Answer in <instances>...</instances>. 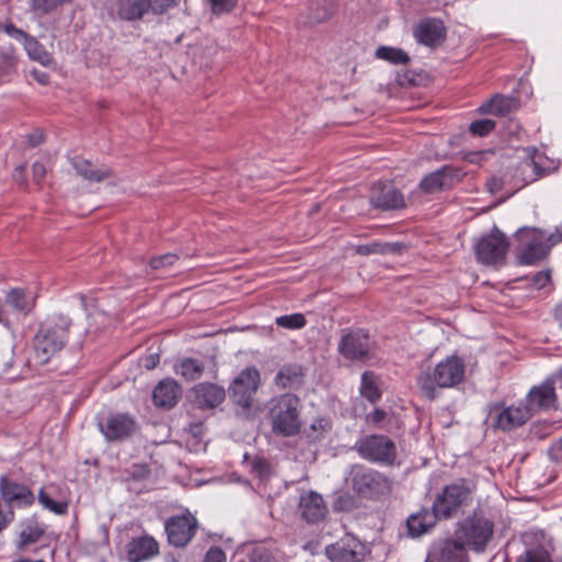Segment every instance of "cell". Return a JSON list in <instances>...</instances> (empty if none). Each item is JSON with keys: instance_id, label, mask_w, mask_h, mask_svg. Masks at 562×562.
I'll return each mask as SVG.
<instances>
[{"instance_id": "1", "label": "cell", "mask_w": 562, "mask_h": 562, "mask_svg": "<svg viewBox=\"0 0 562 562\" xmlns=\"http://www.w3.org/2000/svg\"><path fill=\"white\" fill-rule=\"evenodd\" d=\"M70 336V321L64 316H54L43 324L35 337V356L39 362H48L65 346Z\"/></svg>"}, {"instance_id": "2", "label": "cell", "mask_w": 562, "mask_h": 562, "mask_svg": "<svg viewBox=\"0 0 562 562\" xmlns=\"http://www.w3.org/2000/svg\"><path fill=\"white\" fill-rule=\"evenodd\" d=\"M552 241L537 228H523L516 234V255L524 265H535L547 259Z\"/></svg>"}, {"instance_id": "3", "label": "cell", "mask_w": 562, "mask_h": 562, "mask_svg": "<svg viewBox=\"0 0 562 562\" xmlns=\"http://www.w3.org/2000/svg\"><path fill=\"white\" fill-rule=\"evenodd\" d=\"M301 403L294 394L278 398L271 409V419L275 432L281 436H294L301 431L300 421Z\"/></svg>"}, {"instance_id": "4", "label": "cell", "mask_w": 562, "mask_h": 562, "mask_svg": "<svg viewBox=\"0 0 562 562\" xmlns=\"http://www.w3.org/2000/svg\"><path fill=\"white\" fill-rule=\"evenodd\" d=\"M493 535V524L487 517L474 514L459 523L456 540L466 549L482 551Z\"/></svg>"}, {"instance_id": "5", "label": "cell", "mask_w": 562, "mask_h": 562, "mask_svg": "<svg viewBox=\"0 0 562 562\" xmlns=\"http://www.w3.org/2000/svg\"><path fill=\"white\" fill-rule=\"evenodd\" d=\"M509 242L499 230L485 234L476 246V256L485 266L499 267L507 261Z\"/></svg>"}, {"instance_id": "6", "label": "cell", "mask_w": 562, "mask_h": 562, "mask_svg": "<svg viewBox=\"0 0 562 562\" xmlns=\"http://www.w3.org/2000/svg\"><path fill=\"white\" fill-rule=\"evenodd\" d=\"M391 482L384 474L374 470H365L354 479V490L364 499L381 501L391 492Z\"/></svg>"}, {"instance_id": "7", "label": "cell", "mask_w": 562, "mask_h": 562, "mask_svg": "<svg viewBox=\"0 0 562 562\" xmlns=\"http://www.w3.org/2000/svg\"><path fill=\"white\" fill-rule=\"evenodd\" d=\"M469 490L464 485H448L442 495L437 497L433 507V514L436 520H450L452 516L459 512V509L466 504L469 497Z\"/></svg>"}, {"instance_id": "8", "label": "cell", "mask_w": 562, "mask_h": 562, "mask_svg": "<svg viewBox=\"0 0 562 562\" xmlns=\"http://www.w3.org/2000/svg\"><path fill=\"white\" fill-rule=\"evenodd\" d=\"M357 450L365 459L380 464H392L397 457L394 443L384 435L365 437L359 443Z\"/></svg>"}, {"instance_id": "9", "label": "cell", "mask_w": 562, "mask_h": 562, "mask_svg": "<svg viewBox=\"0 0 562 562\" xmlns=\"http://www.w3.org/2000/svg\"><path fill=\"white\" fill-rule=\"evenodd\" d=\"M261 384V376L256 369L247 368L240 376L236 377L228 389V396L232 402L242 407L251 405Z\"/></svg>"}, {"instance_id": "10", "label": "cell", "mask_w": 562, "mask_h": 562, "mask_svg": "<svg viewBox=\"0 0 562 562\" xmlns=\"http://www.w3.org/2000/svg\"><path fill=\"white\" fill-rule=\"evenodd\" d=\"M5 31L9 37L20 43L31 60L41 64L44 67L53 68L55 66V60L53 56L34 37L11 25H6Z\"/></svg>"}, {"instance_id": "11", "label": "cell", "mask_w": 562, "mask_h": 562, "mask_svg": "<svg viewBox=\"0 0 562 562\" xmlns=\"http://www.w3.org/2000/svg\"><path fill=\"white\" fill-rule=\"evenodd\" d=\"M464 174L462 169H454V167H445L440 171L429 174L421 183V189L427 193H440L444 191L450 190L452 187L456 186L457 183L462 181Z\"/></svg>"}, {"instance_id": "12", "label": "cell", "mask_w": 562, "mask_h": 562, "mask_svg": "<svg viewBox=\"0 0 562 562\" xmlns=\"http://www.w3.org/2000/svg\"><path fill=\"white\" fill-rule=\"evenodd\" d=\"M226 399L222 386L214 384H201L190 390L188 400L193 407L202 410H214L220 407Z\"/></svg>"}, {"instance_id": "13", "label": "cell", "mask_w": 562, "mask_h": 562, "mask_svg": "<svg viewBox=\"0 0 562 562\" xmlns=\"http://www.w3.org/2000/svg\"><path fill=\"white\" fill-rule=\"evenodd\" d=\"M197 532V522L190 515L171 518L166 523V532L169 542L176 547L186 546Z\"/></svg>"}, {"instance_id": "14", "label": "cell", "mask_w": 562, "mask_h": 562, "mask_svg": "<svg viewBox=\"0 0 562 562\" xmlns=\"http://www.w3.org/2000/svg\"><path fill=\"white\" fill-rule=\"evenodd\" d=\"M414 37L427 48H439L446 41V27L436 18H426L415 27Z\"/></svg>"}, {"instance_id": "15", "label": "cell", "mask_w": 562, "mask_h": 562, "mask_svg": "<svg viewBox=\"0 0 562 562\" xmlns=\"http://www.w3.org/2000/svg\"><path fill=\"white\" fill-rule=\"evenodd\" d=\"M327 557L333 562H362L366 557V549L358 540L346 537L327 549Z\"/></svg>"}, {"instance_id": "16", "label": "cell", "mask_w": 562, "mask_h": 562, "mask_svg": "<svg viewBox=\"0 0 562 562\" xmlns=\"http://www.w3.org/2000/svg\"><path fill=\"white\" fill-rule=\"evenodd\" d=\"M339 353L349 360H364L369 356L368 333L362 329L349 332L339 344Z\"/></svg>"}, {"instance_id": "17", "label": "cell", "mask_w": 562, "mask_h": 562, "mask_svg": "<svg viewBox=\"0 0 562 562\" xmlns=\"http://www.w3.org/2000/svg\"><path fill=\"white\" fill-rule=\"evenodd\" d=\"M464 378V362L458 356L445 359L435 369V380L442 388H452L462 384Z\"/></svg>"}, {"instance_id": "18", "label": "cell", "mask_w": 562, "mask_h": 562, "mask_svg": "<svg viewBox=\"0 0 562 562\" xmlns=\"http://www.w3.org/2000/svg\"><path fill=\"white\" fill-rule=\"evenodd\" d=\"M0 491L5 502L15 509H28L34 503L32 491L29 488L20 483H15L11 480L3 479L0 483Z\"/></svg>"}, {"instance_id": "19", "label": "cell", "mask_w": 562, "mask_h": 562, "mask_svg": "<svg viewBox=\"0 0 562 562\" xmlns=\"http://www.w3.org/2000/svg\"><path fill=\"white\" fill-rule=\"evenodd\" d=\"M181 396L183 390L178 382L173 379H164L154 390V404L158 409L171 410L179 403Z\"/></svg>"}, {"instance_id": "20", "label": "cell", "mask_w": 562, "mask_h": 562, "mask_svg": "<svg viewBox=\"0 0 562 562\" xmlns=\"http://www.w3.org/2000/svg\"><path fill=\"white\" fill-rule=\"evenodd\" d=\"M300 509L303 520L309 524L323 522L327 516V504L315 492H309L302 497Z\"/></svg>"}, {"instance_id": "21", "label": "cell", "mask_w": 562, "mask_h": 562, "mask_svg": "<svg viewBox=\"0 0 562 562\" xmlns=\"http://www.w3.org/2000/svg\"><path fill=\"white\" fill-rule=\"evenodd\" d=\"M136 427V422L132 417L126 414H117L105 421L103 431L110 440H120L133 434Z\"/></svg>"}, {"instance_id": "22", "label": "cell", "mask_w": 562, "mask_h": 562, "mask_svg": "<svg viewBox=\"0 0 562 562\" xmlns=\"http://www.w3.org/2000/svg\"><path fill=\"white\" fill-rule=\"evenodd\" d=\"M372 204L381 210H402L405 208V201L401 191L392 186H384L374 191Z\"/></svg>"}, {"instance_id": "23", "label": "cell", "mask_w": 562, "mask_h": 562, "mask_svg": "<svg viewBox=\"0 0 562 562\" xmlns=\"http://www.w3.org/2000/svg\"><path fill=\"white\" fill-rule=\"evenodd\" d=\"M532 415V410L527 404H514L512 407H507L503 411L502 414L499 415L497 426L505 431L516 429L524 425Z\"/></svg>"}, {"instance_id": "24", "label": "cell", "mask_w": 562, "mask_h": 562, "mask_svg": "<svg viewBox=\"0 0 562 562\" xmlns=\"http://www.w3.org/2000/svg\"><path fill=\"white\" fill-rule=\"evenodd\" d=\"M557 402L555 386L551 382L536 386L527 397V405L532 410L552 409L557 405Z\"/></svg>"}, {"instance_id": "25", "label": "cell", "mask_w": 562, "mask_h": 562, "mask_svg": "<svg viewBox=\"0 0 562 562\" xmlns=\"http://www.w3.org/2000/svg\"><path fill=\"white\" fill-rule=\"evenodd\" d=\"M158 554V544L151 536H140L129 544L128 559L130 562H142L151 559Z\"/></svg>"}, {"instance_id": "26", "label": "cell", "mask_w": 562, "mask_h": 562, "mask_svg": "<svg viewBox=\"0 0 562 562\" xmlns=\"http://www.w3.org/2000/svg\"><path fill=\"white\" fill-rule=\"evenodd\" d=\"M518 108V101L507 96L497 95L482 105L480 111L485 115L495 117H507L512 115Z\"/></svg>"}, {"instance_id": "27", "label": "cell", "mask_w": 562, "mask_h": 562, "mask_svg": "<svg viewBox=\"0 0 562 562\" xmlns=\"http://www.w3.org/2000/svg\"><path fill=\"white\" fill-rule=\"evenodd\" d=\"M152 11H153V3L145 0L122 1L118 5V15L123 20H138Z\"/></svg>"}, {"instance_id": "28", "label": "cell", "mask_w": 562, "mask_h": 562, "mask_svg": "<svg viewBox=\"0 0 562 562\" xmlns=\"http://www.w3.org/2000/svg\"><path fill=\"white\" fill-rule=\"evenodd\" d=\"M436 521L433 512L424 509L410 516L407 523V530L413 537H419L422 535L426 534L436 524Z\"/></svg>"}, {"instance_id": "29", "label": "cell", "mask_w": 562, "mask_h": 562, "mask_svg": "<svg viewBox=\"0 0 562 562\" xmlns=\"http://www.w3.org/2000/svg\"><path fill=\"white\" fill-rule=\"evenodd\" d=\"M70 162L73 164L74 169L77 171V173L84 178L88 179V181L100 183V181L110 177L111 171L109 169H99V167L93 165L91 162L86 161L84 158L73 157L70 159Z\"/></svg>"}, {"instance_id": "30", "label": "cell", "mask_w": 562, "mask_h": 562, "mask_svg": "<svg viewBox=\"0 0 562 562\" xmlns=\"http://www.w3.org/2000/svg\"><path fill=\"white\" fill-rule=\"evenodd\" d=\"M303 369L296 365H288L279 372L276 378L279 388L290 390L301 384L303 380Z\"/></svg>"}, {"instance_id": "31", "label": "cell", "mask_w": 562, "mask_h": 562, "mask_svg": "<svg viewBox=\"0 0 562 562\" xmlns=\"http://www.w3.org/2000/svg\"><path fill=\"white\" fill-rule=\"evenodd\" d=\"M397 81L403 87H426L432 78L424 70H405L398 74Z\"/></svg>"}, {"instance_id": "32", "label": "cell", "mask_w": 562, "mask_h": 562, "mask_svg": "<svg viewBox=\"0 0 562 562\" xmlns=\"http://www.w3.org/2000/svg\"><path fill=\"white\" fill-rule=\"evenodd\" d=\"M175 370L183 379L196 381L204 374V367L196 359L186 358L176 364Z\"/></svg>"}, {"instance_id": "33", "label": "cell", "mask_w": 562, "mask_h": 562, "mask_svg": "<svg viewBox=\"0 0 562 562\" xmlns=\"http://www.w3.org/2000/svg\"><path fill=\"white\" fill-rule=\"evenodd\" d=\"M440 559L443 562H468L467 549L456 540H450L442 548Z\"/></svg>"}, {"instance_id": "34", "label": "cell", "mask_w": 562, "mask_h": 562, "mask_svg": "<svg viewBox=\"0 0 562 562\" xmlns=\"http://www.w3.org/2000/svg\"><path fill=\"white\" fill-rule=\"evenodd\" d=\"M360 393H362L365 399L372 402V403L379 401L380 398H381V390H380L379 384L377 382L376 378H374L372 372H366L362 376Z\"/></svg>"}, {"instance_id": "35", "label": "cell", "mask_w": 562, "mask_h": 562, "mask_svg": "<svg viewBox=\"0 0 562 562\" xmlns=\"http://www.w3.org/2000/svg\"><path fill=\"white\" fill-rule=\"evenodd\" d=\"M43 532H44V530H43L42 527H41L38 523H27V525L23 527L22 530H21L20 534H19V540H18L19 547H25V546H29V544H33V542L40 540Z\"/></svg>"}, {"instance_id": "36", "label": "cell", "mask_w": 562, "mask_h": 562, "mask_svg": "<svg viewBox=\"0 0 562 562\" xmlns=\"http://www.w3.org/2000/svg\"><path fill=\"white\" fill-rule=\"evenodd\" d=\"M377 58H381L391 64H397V65H404L410 62V58L407 53L400 48H389V46H382L377 51Z\"/></svg>"}, {"instance_id": "37", "label": "cell", "mask_w": 562, "mask_h": 562, "mask_svg": "<svg viewBox=\"0 0 562 562\" xmlns=\"http://www.w3.org/2000/svg\"><path fill=\"white\" fill-rule=\"evenodd\" d=\"M495 128H497V123L495 121L485 119V120L474 121L470 126V132L473 136L483 138V136H488L491 134L495 130Z\"/></svg>"}, {"instance_id": "38", "label": "cell", "mask_w": 562, "mask_h": 562, "mask_svg": "<svg viewBox=\"0 0 562 562\" xmlns=\"http://www.w3.org/2000/svg\"><path fill=\"white\" fill-rule=\"evenodd\" d=\"M306 318L301 314H292V315L282 316L277 320L279 327L289 329H299L306 325Z\"/></svg>"}, {"instance_id": "39", "label": "cell", "mask_w": 562, "mask_h": 562, "mask_svg": "<svg viewBox=\"0 0 562 562\" xmlns=\"http://www.w3.org/2000/svg\"><path fill=\"white\" fill-rule=\"evenodd\" d=\"M517 562H552V560L546 550L537 548L528 550Z\"/></svg>"}, {"instance_id": "40", "label": "cell", "mask_w": 562, "mask_h": 562, "mask_svg": "<svg viewBox=\"0 0 562 562\" xmlns=\"http://www.w3.org/2000/svg\"><path fill=\"white\" fill-rule=\"evenodd\" d=\"M40 501L44 507H48V509H50L51 511H53L54 513H58V514L65 513L66 509H67V505H66L65 503L58 502L56 499L51 497L50 495L44 491L41 492Z\"/></svg>"}, {"instance_id": "41", "label": "cell", "mask_w": 562, "mask_h": 562, "mask_svg": "<svg viewBox=\"0 0 562 562\" xmlns=\"http://www.w3.org/2000/svg\"><path fill=\"white\" fill-rule=\"evenodd\" d=\"M399 247H402L401 246L397 245V244H378V245H372V246H365V247H360L358 249V253L362 254H372V253H381L382 251L384 253H389V251H397Z\"/></svg>"}, {"instance_id": "42", "label": "cell", "mask_w": 562, "mask_h": 562, "mask_svg": "<svg viewBox=\"0 0 562 562\" xmlns=\"http://www.w3.org/2000/svg\"><path fill=\"white\" fill-rule=\"evenodd\" d=\"M210 5L211 11L214 15H221L234 11V8L237 6V3L236 1H230V0H224V1H211Z\"/></svg>"}, {"instance_id": "43", "label": "cell", "mask_w": 562, "mask_h": 562, "mask_svg": "<svg viewBox=\"0 0 562 562\" xmlns=\"http://www.w3.org/2000/svg\"><path fill=\"white\" fill-rule=\"evenodd\" d=\"M177 261H178V256H176L175 254H166V255L152 259L151 267L154 269L165 268V267L171 266Z\"/></svg>"}, {"instance_id": "44", "label": "cell", "mask_w": 562, "mask_h": 562, "mask_svg": "<svg viewBox=\"0 0 562 562\" xmlns=\"http://www.w3.org/2000/svg\"><path fill=\"white\" fill-rule=\"evenodd\" d=\"M8 299H9L11 306H15V309H25V306H27L25 294L21 290H15V292H11Z\"/></svg>"}, {"instance_id": "45", "label": "cell", "mask_w": 562, "mask_h": 562, "mask_svg": "<svg viewBox=\"0 0 562 562\" xmlns=\"http://www.w3.org/2000/svg\"><path fill=\"white\" fill-rule=\"evenodd\" d=\"M226 557L223 550L218 547H212L207 552L204 562H226Z\"/></svg>"}, {"instance_id": "46", "label": "cell", "mask_w": 562, "mask_h": 562, "mask_svg": "<svg viewBox=\"0 0 562 562\" xmlns=\"http://www.w3.org/2000/svg\"><path fill=\"white\" fill-rule=\"evenodd\" d=\"M152 3H153L152 13H155V15H163L171 8L178 5V3H174V1H152Z\"/></svg>"}, {"instance_id": "47", "label": "cell", "mask_w": 562, "mask_h": 562, "mask_svg": "<svg viewBox=\"0 0 562 562\" xmlns=\"http://www.w3.org/2000/svg\"><path fill=\"white\" fill-rule=\"evenodd\" d=\"M249 562H275V560L267 550L257 549L251 554Z\"/></svg>"}, {"instance_id": "48", "label": "cell", "mask_w": 562, "mask_h": 562, "mask_svg": "<svg viewBox=\"0 0 562 562\" xmlns=\"http://www.w3.org/2000/svg\"><path fill=\"white\" fill-rule=\"evenodd\" d=\"M11 514L7 509L4 507L3 503L0 502V532H3L8 525L11 524Z\"/></svg>"}, {"instance_id": "49", "label": "cell", "mask_w": 562, "mask_h": 562, "mask_svg": "<svg viewBox=\"0 0 562 562\" xmlns=\"http://www.w3.org/2000/svg\"><path fill=\"white\" fill-rule=\"evenodd\" d=\"M44 138H46V134L43 131H35L29 136V143L32 146H38L44 142Z\"/></svg>"}, {"instance_id": "50", "label": "cell", "mask_w": 562, "mask_h": 562, "mask_svg": "<svg viewBox=\"0 0 562 562\" xmlns=\"http://www.w3.org/2000/svg\"><path fill=\"white\" fill-rule=\"evenodd\" d=\"M158 362H159V357L157 355H153V356L148 357V360H146V367L148 369H153L157 366Z\"/></svg>"}, {"instance_id": "51", "label": "cell", "mask_w": 562, "mask_h": 562, "mask_svg": "<svg viewBox=\"0 0 562 562\" xmlns=\"http://www.w3.org/2000/svg\"><path fill=\"white\" fill-rule=\"evenodd\" d=\"M3 316H4V310L3 308H1V304H0V321L3 320Z\"/></svg>"}, {"instance_id": "52", "label": "cell", "mask_w": 562, "mask_h": 562, "mask_svg": "<svg viewBox=\"0 0 562 562\" xmlns=\"http://www.w3.org/2000/svg\"><path fill=\"white\" fill-rule=\"evenodd\" d=\"M15 562H32V561H30V560L22 559V560H18V561Z\"/></svg>"}]
</instances>
